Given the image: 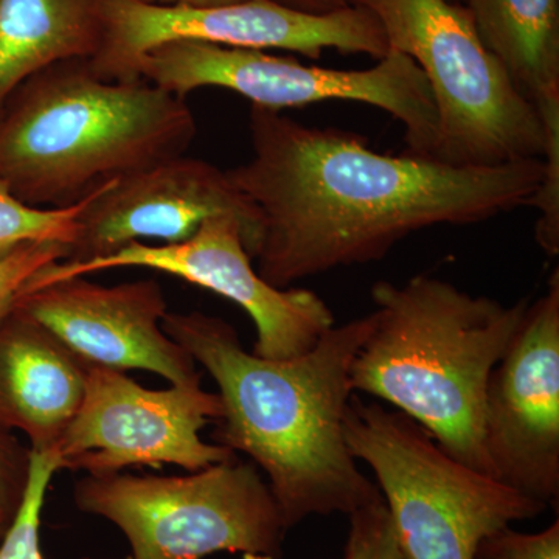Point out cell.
Masks as SVG:
<instances>
[{
  "label": "cell",
  "mask_w": 559,
  "mask_h": 559,
  "mask_svg": "<svg viewBox=\"0 0 559 559\" xmlns=\"http://www.w3.org/2000/svg\"><path fill=\"white\" fill-rule=\"evenodd\" d=\"M221 415L218 393L202 389L201 380L150 390L121 370L90 364L83 403L49 454L58 471H86L90 476L162 465L194 473L237 459L227 448L201 439V430Z\"/></svg>",
  "instance_id": "10"
},
{
  "label": "cell",
  "mask_w": 559,
  "mask_h": 559,
  "mask_svg": "<svg viewBox=\"0 0 559 559\" xmlns=\"http://www.w3.org/2000/svg\"><path fill=\"white\" fill-rule=\"evenodd\" d=\"M119 267L165 272L235 301L255 325L252 353L260 358H297L336 325L333 311L318 294L304 288H275L260 277L246 250L241 221L231 215L205 221L193 237L175 245L131 242L90 263L57 261L36 272L21 294L58 280Z\"/></svg>",
  "instance_id": "11"
},
{
  "label": "cell",
  "mask_w": 559,
  "mask_h": 559,
  "mask_svg": "<svg viewBox=\"0 0 559 559\" xmlns=\"http://www.w3.org/2000/svg\"><path fill=\"white\" fill-rule=\"evenodd\" d=\"M31 448L22 447L11 432L0 430V520L16 516L31 474Z\"/></svg>",
  "instance_id": "23"
},
{
  "label": "cell",
  "mask_w": 559,
  "mask_h": 559,
  "mask_svg": "<svg viewBox=\"0 0 559 559\" xmlns=\"http://www.w3.org/2000/svg\"><path fill=\"white\" fill-rule=\"evenodd\" d=\"M140 2L153 3V5H180L191 9H213V7L234 5L245 0H140Z\"/></svg>",
  "instance_id": "25"
},
{
  "label": "cell",
  "mask_w": 559,
  "mask_h": 559,
  "mask_svg": "<svg viewBox=\"0 0 559 559\" xmlns=\"http://www.w3.org/2000/svg\"><path fill=\"white\" fill-rule=\"evenodd\" d=\"M484 448L492 477L558 509L559 272L530 301L520 330L491 371L484 404Z\"/></svg>",
  "instance_id": "12"
},
{
  "label": "cell",
  "mask_w": 559,
  "mask_h": 559,
  "mask_svg": "<svg viewBox=\"0 0 559 559\" xmlns=\"http://www.w3.org/2000/svg\"><path fill=\"white\" fill-rule=\"evenodd\" d=\"M10 527V522H7L5 520H0V539L3 538V535H5L7 528Z\"/></svg>",
  "instance_id": "26"
},
{
  "label": "cell",
  "mask_w": 559,
  "mask_h": 559,
  "mask_svg": "<svg viewBox=\"0 0 559 559\" xmlns=\"http://www.w3.org/2000/svg\"><path fill=\"white\" fill-rule=\"evenodd\" d=\"M371 329L353 360V392L388 401L441 450L488 474L485 392L530 300L503 305L444 280L417 275L371 288Z\"/></svg>",
  "instance_id": "3"
},
{
  "label": "cell",
  "mask_w": 559,
  "mask_h": 559,
  "mask_svg": "<svg viewBox=\"0 0 559 559\" xmlns=\"http://www.w3.org/2000/svg\"><path fill=\"white\" fill-rule=\"evenodd\" d=\"M249 130L252 156L226 173L259 216L250 259L280 289L380 261L428 227L532 207L546 178L540 159L460 167L380 154L355 132L307 127L260 106Z\"/></svg>",
  "instance_id": "1"
},
{
  "label": "cell",
  "mask_w": 559,
  "mask_h": 559,
  "mask_svg": "<svg viewBox=\"0 0 559 559\" xmlns=\"http://www.w3.org/2000/svg\"><path fill=\"white\" fill-rule=\"evenodd\" d=\"M98 190L100 187L69 207L43 209L17 200L0 179V261L33 242H61L70 248L79 231L81 213Z\"/></svg>",
  "instance_id": "18"
},
{
  "label": "cell",
  "mask_w": 559,
  "mask_h": 559,
  "mask_svg": "<svg viewBox=\"0 0 559 559\" xmlns=\"http://www.w3.org/2000/svg\"><path fill=\"white\" fill-rule=\"evenodd\" d=\"M176 39L297 51L310 60H319L326 49L369 55L377 61L390 51L380 22L359 7L307 14L272 0H245L213 9L105 0L102 43L90 64L106 81H140L134 76L140 58Z\"/></svg>",
  "instance_id": "9"
},
{
  "label": "cell",
  "mask_w": 559,
  "mask_h": 559,
  "mask_svg": "<svg viewBox=\"0 0 559 559\" xmlns=\"http://www.w3.org/2000/svg\"><path fill=\"white\" fill-rule=\"evenodd\" d=\"M160 325L218 384L223 415L212 439L266 474L286 530L384 502L344 436L355 395L349 371L370 314L334 325L310 352L285 360L246 352L230 323L204 312L168 311Z\"/></svg>",
  "instance_id": "2"
},
{
  "label": "cell",
  "mask_w": 559,
  "mask_h": 559,
  "mask_svg": "<svg viewBox=\"0 0 559 559\" xmlns=\"http://www.w3.org/2000/svg\"><path fill=\"white\" fill-rule=\"evenodd\" d=\"M344 436L374 474L406 559H473L485 536L547 510L451 457L414 419L356 393Z\"/></svg>",
  "instance_id": "5"
},
{
  "label": "cell",
  "mask_w": 559,
  "mask_h": 559,
  "mask_svg": "<svg viewBox=\"0 0 559 559\" xmlns=\"http://www.w3.org/2000/svg\"><path fill=\"white\" fill-rule=\"evenodd\" d=\"M105 0H0V110L22 83L70 60H91Z\"/></svg>",
  "instance_id": "17"
},
{
  "label": "cell",
  "mask_w": 559,
  "mask_h": 559,
  "mask_svg": "<svg viewBox=\"0 0 559 559\" xmlns=\"http://www.w3.org/2000/svg\"><path fill=\"white\" fill-rule=\"evenodd\" d=\"M31 474L16 516L3 535L0 559H44L39 544L40 513L57 462L49 452L31 451Z\"/></svg>",
  "instance_id": "19"
},
{
  "label": "cell",
  "mask_w": 559,
  "mask_h": 559,
  "mask_svg": "<svg viewBox=\"0 0 559 559\" xmlns=\"http://www.w3.org/2000/svg\"><path fill=\"white\" fill-rule=\"evenodd\" d=\"M87 366L13 308L0 323V430H21L31 451H53L83 403Z\"/></svg>",
  "instance_id": "15"
},
{
  "label": "cell",
  "mask_w": 559,
  "mask_h": 559,
  "mask_svg": "<svg viewBox=\"0 0 559 559\" xmlns=\"http://www.w3.org/2000/svg\"><path fill=\"white\" fill-rule=\"evenodd\" d=\"M344 559H406L384 502L349 514Z\"/></svg>",
  "instance_id": "20"
},
{
  "label": "cell",
  "mask_w": 559,
  "mask_h": 559,
  "mask_svg": "<svg viewBox=\"0 0 559 559\" xmlns=\"http://www.w3.org/2000/svg\"><path fill=\"white\" fill-rule=\"evenodd\" d=\"M272 2L307 14H331L352 7L349 0H272Z\"/></svg>",
  "instance_id": "24"
},
{
  "label": "cell",
  "mask_w": 559,
  "mask_h": 559,
  "mask_svg": "<svg viewBox=\"0 0 559 559\" xmlns=\"http://www.w3.org/2000/svg\"><path fill=\"white\" fill-rule=\"evenodd\" d=\"M245 559H272V558L264 557V555L245 554Z\"/></svg>",
  "instance_id": "27"
},
{
  "label": "cell",
  "mask_w": 559,
  "mask_h": 559,
  "mask_svg": "<svg viewBox=\"0 0 559 559\" xmlns=\"http://www.w3.org/2000/svg\"><path fill=\"white\" fill-rule=\"evenodd\" d=\"M14 308L86 364L153 371L171 385L201 380L194 359L162 330L168 307L156 280L114 286L58 280L20 294Z\"/></svg>",
  "instance_id": "14"
},
{
  "label": "cell",
  "mask_w": 559,
  "mask_h": 559,
  "mask_svg": "<svg viewBox=\"0 0 559 559\" xmlns=\"http://www.w3.org/2000/svg\"><path fill=\"white\" fill-rule=\"evenodd\" d=\"M221 215L241 221L250 255L259 216L226 170L186 154L171 157L103 183L81 213L79 231L62 263H90L131 242H182L205 221Z\"/></svg>",
  "instance_id": "13"
},
{
  "label": "cell",
  "mask_w": 559,
  "mask_h": 559,
  "mask_svg": "<svg viewBox=\"0 0 559 559\" xmlns=\"http://www.w3.org/2000/svg\"><path fill=\"white\" fill-rule=\"evenodd\" d=\"M194 135L186 98L145 80H103L90 60L62 61L0 110V179L33 207H69L109 180L182 156Z\"/></svg>",
  "instance_id": "4"
},
{
  "label": "cell",
  "mask_w": 559,
  "mask_h": 559,
  "mask_svg": "<svg viewBox=\"0 0 559 559\" xmlns=\"http://www.w3.org/2000/svg\"><path fill=\"white\" fill-rule=\"evenodd\" d=\"M474 27L538 112L546 164H559V0H468Z\"/></svg>",
  "instance_id": "16"
},
{
  "label": "cell",
  "mask_w": 559,
  "mask_h": 559,
  "mask_svg": "<svg viewBox=\"0 0 559 559\" xmlns=\"http://www.w3.org/2000/svg\"><path fill=\"white\" fill-rule=\"evenodd\" d=\"M75 503L117 525L134 559H277L288 532L259 468L238 459L178 477L87 476L76 481Z\"/></svg>",
  "instance_id": "7"
},
{
  "label": "cell",
  "mask_w": 559,
  "mask_h": 559,
  "mask_svg": "<svg viewBox=\"0 0 559 559\" xmlns=\"http://www.w3.org/2000/svg\"><path fill=\"white\" fill-rule=\"evenodd\" d=\"M134 76L180 98L201 87H221L272 110L330 100L364 103L403 124L407 154L433 157L439 142V112L428 80L396 50L373 68L337 70L263 50L176 39L146 51Z\"/></svg>",
  "instance_id": "8"
},
{
  "label": "cell",
  "mask_w": 559,
  "mask_h": 559,
  "mask_svg": "<svg viewBox=\"0 0 559 559\" xmlns=\"http://www.w3.org/2000/svg\"><path fill=\"white\" fill-rule=\"evenodd\" d=\"M69 248L61 242H33L22 246L0 261V323L13 311L25 283L43 267L68 259Z\"/></svg>",
  "instance_id": "21"
},
{
  "label": "cell",
  "mask_w": 559,
  "mask_h": 559,
  "mask_svg": "<svg viewBox=\"0 0 559 559\" xmlns=\"http://www.w3.org/2000/svg\"><path fill=\"white\" fill-rule=\"evenodd\" d=\"M473 559H559V521L539 533L502 527L485 536Z\"/></svg>",
  "instance_id": "22"
},
{
  "label": "cell",
  "mask_w": 559,
  "mask_h": 559,
  "mask_svg": "<svg viewBox=\"0 0 559 559\" xmlns=\"http://www.w3.org/2000/svg\"><path fill=\"white\" fill-rule=\"evenodd\" d=\"M380 22L390 50L414 60L439 112L433 159L495 167L540 159L547 151L538 112L489 53L466 7L451 0H349Z\"/></svg>",
  "instance_id": "6"
}]
</instances>
